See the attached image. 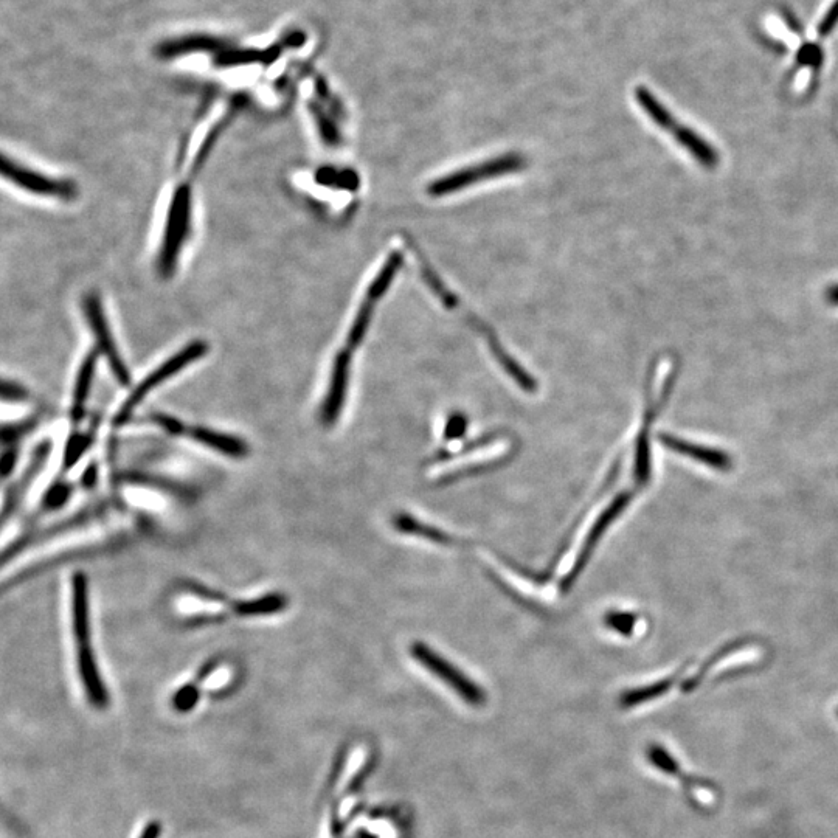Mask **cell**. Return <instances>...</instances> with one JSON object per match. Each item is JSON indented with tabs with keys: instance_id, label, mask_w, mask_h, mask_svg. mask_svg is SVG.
<instances>
[{
	"instance_id": "6da1fadb",
	"label": "cell",
	"mask_w": 838,
	"mask_h": 838,
	"mask_svg": "<svg viewBox=\"0 0 838 838\" xmlns=\"http://www.w3.org/2000/svg\"><path fill=\"white\" fill-rule=\"evenodd\" d=\"M635 98L638 104L646 114L651 117L652 122L662 128L663 131L668 132L669 136L674 137L677 143L682 148H685L691 154L694 160L702 165V167L713 170L719 163V154H717L714 146L710 142L699 136L696 131L688 128L677 122V118L666 109L662 101L657 100L649 89L646 87H637L635 91Z\"/></svg>"
},
{
	"instance_id": "7a4b0ae2",
	"label": "cell",
	"mask_w": 838,
	"mask_h": 838,
	"mask_svg": "<svg viewBox=\"0 0 838 838\" xmlns=\"http://www.w3.org/2000/svg\"><path fill=\"white\" fill-rule=\"evenodd\" d=\"M191 198L193 196H191V187L188 184L179 185L171 198L159 255V271L165 278L171 277L176 271L179 253L187 241L191 224V208H193Z\"/></svg>"
},
{
	"instance_id": "3957f363",
	"label": "cell",
	"mask_w": 838,
	"mask_h": 838,
	"mask_svg": "<svg viewBox=\"0 0 838 838\" xmlns=\"http://www.w3.org/2000/svg\"><path fill=\"white\" fill-rule=\"evenodd\" d=\"M208 345L204 342V340H194L191 342L190 345L187 347L182 348L181 351H177L174 356H171L170 359L163 362L160 367H157L153 373L146 376L139 385H137L136 390L129 395V398L123 402V406L120 407V410L117 412V416H115V426H123V424L128 423L129 418H131L132 413L137 407L140 406V402L149 395V393L153 392L154 388L159 387L160 384L163 382H167L168 379L173 378L176 376L177 373H181L182 370L188 367V365L193 364V362L199 361L202 357L207 354Z\"/></svg>"
},
{
	"instance_id": "277c9868",
	"label": "cell",
	"mask_w": 838,
	"mask_h": 838,
	"mask_svg": "<svg viewBox=\"0 0 838 838\" xmlns=\"http://www.w3.org/2000/svg\"><path fill=\"white\" fill-rule=\"evenodd\" d=\"M525 167V159L517 154H506L499 159H491L488 162L478 163L466 170L455 171L447 174L438 181L432 182L427 188V193L433 198H441L447 194H454L455 191L471 187L478 182L488 181L492 177L505 176V174L517 173Z\"/></svg>"
},
{
	"instance_id": "5b68a950",
	"label": "cell",
	"mask_w": 838,
	"mask_h": 838,
	"mask_svg": "<svg viewBox=\"0 0 838 838\" xmlns=\"http://www.w3.org/2000/svg\"><path fill=\"white\" fill-rule=\"evenodd\" d=\"M412 655L416 662L427 669L430 674L440 679L441 682L451 686L452 691L457 693L471 707H483L486 703V693L482 686H478L474 680L469 679L465 672L455 668L446 658L438 655L424 643H415L412 646Z\"/></svg>"
},
{
	"instance_id": "8992f818",
	"label": "cell",
	"mask_w": 838,
	"mask_h": 838,
	"mask_svg": "<svg viewBox=\"0 0 838 838\" xmlns=\"http://www.w3.org/2000/svg\"><path fill=\"white\" fill-rule=\"evenodd\" d=\"M83 311L87 322L91 325L98 351L108 361L115 379L123 387H129L131 385V374H129L128 367H126L122 356L118 353V348L115 345L114 337H112L111 329H109L108 319H106V314H104L100 297L97 294L86 295L83 298Z\"/></svg>"
},
{
	"instance_id": "52a82bcc",
	"label": "cell",
	"mask_w": 838,
	"mask_h": 838,
	"mask_svg": "<svg viewBox=\"0 0 838 838\" xmlns=\"http://www.w3.org/2000/svg\"><path fill=\"white\" fill-rule=\"evenodd\" d=\"M0 168H2V176L13 182L14 185H18L22 190L39 194V196H49V198H75V191L77 190L70 182L59 181L55 177L28 170V168L21 167L18 163L8 159L7 156L2 157Z\"/></svg>"
},
{
	"instance_id": "ba28073f",
	"label": "cell",
	"mask_w": 838,
	"mask_h": 838,
	"mask_svg": "<svg viewBox=\"0 0 838 838\" xmlns=\"http://www.w3.org/2000/svg\"><path fill=\"white\" fill-rule=\"evenodd\" d=\"M631 497L629 492H623L620 496L615 497L613 502L610 503L609 508H606L601 513V516L598 517L595 525H593L592 530H590L586 542H584V547H582L581 553H579L578 559H576L575 565H573L572 572L568 573L567 578L562 582V589L568 590L573 586V582L578 579L582 570L586 568L587 562H589L590 556H592L593 550H595L596 545L600 542L601 537L604 536L607 528L615 522V519L626 510V506L631 502Z\"/></svg>"
},
{
	"instance_id": "9c48e42d",
	"label": "cell",
	"mask_w": 838,
	"mask_h": 838,
	"mask_svg": "<svg viewBox=\"0 0 838 838\" xmlns=\"http://www.w3.org/2000/svg\"><path fill=\"white\" fill-rule=\"evenodd\" d=\"M351 351L345 350L337 353L334 359L331 381H329L328 395L322 407V421L325 424H334L342 412L345 398H347L348 381H350Z\"/></svg>"
},
{
	"instance_id": "30bf717a",
	"label": "cell",
	"mask_w": 838,
	"mask_h": 838,
	"mask_svg": "<svg viewBox=\"0 0 838 838\" xmlns=\"http://www.w3.org/2000/svg\"><path fill=\"white\" fill-rule=\"evenodd\" d=\"M78 672H80L81 683H83L86 696L91 700L95 708H106L109 703V694L101 680L100 671L95 662L94 652L91 643L78 645Z\"/></svg>"
},
{
	"instance_id": "8fae6325",
	"label": "cell",
	"mask_w": 838,
	"mask_h": 838,
	"mask_svg": "<svg viewBox=\"0 0 838 838\" xmlns=\"http://www.w3.org/2000/svg\"><path fill=\"white\" fill-rule=\"evenodd\" d=\"M72 623L78 645L91 643V617H89V582L83 572L72 576Z\"/></svg>"
},
{
	"instance_id": "7c38bea8",
	"label": "cell",
	"mask_w": 838,
	"mask_h": 838,
	"mask_svg": "<svg viewBox=\"0 0 838 838\" xmlns=\"http://www.w3.org/2000/svg\"><path fill=\"white\" fill-rule=\"evenodd\" d=\"M191 437L198 443L204 446L215 449L221 454L229 455L233 458L246 457L247 446L239 438L227 435V433L215 432V430L205 429V427H194L191 430Z\"/></svg>"
},
{
	"instance_id": "4fadbf2b",
	"label": "cell",
	"mask_w": 838,
	"mask_h": 838,
	"mask_svg": "<svg viewBox=\"0 0 838 838\" xmlns=\"http://www.w3.org/2000/svg\"><path fill=\"white\" fill-rule=\"evenodd\" d=\"M97 359V351L92 350L91 353L86 354L83 364H81L80 370H78L77 382H75L72 399L73 421H80L81 416H83L84 404H86L87 398H89L92 382H94Z\"/></svg>"
},
{
	"instance_id": "5bb4252c",
	"label": "cell",
	"mask_w": 838,
	"mask_h": 838,
	"mask_svg": "<svg viewBox=\"0 0 838 838\" xmlns=\"http://www.w3.org/2000/svg\"><path fill=\"white\" fill-rule=\"evenodd\" d=\"M393 523H395L396 530L401 531V533L424 537V539H429V541L435 542V544H454V539L449 534L443 533V531L437 530V528L429 527L426 523H421L415 517L407 516V514H399V516L393 519Z\"/></svg>"
},
{
	"instance_id": "9a60e30c",
	"label": "cell",
	"mask_w": 838,
	"mask_h": 838,
	"mask_svg": "<svg viewBox=\"0 0 838 838\" xmlns=\"http://www.w3.org/2000/svg\"><path fill=\"white\" fill-rule=\"evenodd\" d=\"M378 300H374L373 297L370 295H365L364 303H362L361 308L357 311L356 319H354L353 325H351L350 334L347 337V350L353 351L356 350L359 345H361L362 340H364L365 334H367L368 326L371 323V317H373L374 306H376Z\"/></svg>"
},
{
	"instance_id": "2e32d148",
	"label": "cell",
	"mask_w": 838,
	"mask_h": 838,
	"mask_svg": "<svg viewBox=\"0 0 838 838\" xmlns=\"http://www.w3.org/2000/svg\"><path fill=\"white\" fill-rule=\"evenodd\" d=\"M47 455H49V444H44V446L39 447L38 452H36L35 457H33L32 465L28 466L27 474L22 475L21 482L10 489V496H8L7 503H5L4 519H7L10 508L18 505L19 499H21L22 494H24L25 488L32 483L36 472H38L39 469L42 468V465H44Z\"/></svg>"
},
{
	"instance_id": "e0dca14e",
	"label": "cell",
	"mask_w": 838,
	"mask_h": 838,
	"mask_svg": "<svg viewBox=\"0 0 838 838\" xmlns=\"http://www.w3.org/2000/svg\"><path fill=\"white\" fill-rule=\"evenodd\" d=\"M286 603L280 595H267L258 600L246 601L235 607L239 615L244 617H255V615H269V613L280 612Z\"/></svg>"
},
{
	"instance_id": "ac0fdd59",
	"label": "cell",
	"mask_w": 838,
	"mask_h": 838,
	"mask_svg": "<svg viewBox=\"0 0 838 838\" xmlns=\"http://www.w3.org/2000/svg\"><path fill=\"white\" fill-rule=\"evenodd\" d=\"M663 443L668 444L672 449L683 452V454L691 455L697 460L705 461L708 465L716 466V468H724L727 465L724 455H719L717 452H711L710 449H700V447L691 446V444L683 443V441L674 440L672 437H663Z\"/></svg>"
},
{
	"instance_id": "d6986e66",
	"label": "cell",
	"mask_w": 838,
	"mask_h": 838,
	"mask_svg": "<svg viewBox=\"0 0 838 838\" xmlns=\"http://www.w3.org/2000/svg\"><path fill=\"white\" fill-rule=\"evenodd\" d=\"M229 122L230 118L226 117V120H222V122H219L218 125L212 129V131L208 132V136L205 137L201 148L198 149V153H196V157H194L193 168H191L193 174L198 173V171L201 170L202 165L207 162L208 156L212 153L213 148L216 146V142H218L219 137H221L222 132H224V129L227 128Z\"/></svg>"
},
{
	"instance_id": "ffe728a7",
	"label": "cell",
	"mask_w": 838,
	"mask_h": 838,
	"mask_svg": "<svg viewBox=\"0 0 838 838\" xmlns=\"http://www.w3.org/2000/svg\"><path fill=\"white\" fill-rule=\"evenodd\" d=\"M317 182L323 185H331V187L339 188H356L359 185L357 177L351 171H336L333 168H322L317 173Z\"/></svg>"
},
{
	"instance_id": "44dd1931",
	"label": "cell",
	"mask_w": 838,
	"mask_h": 838,
	"mask_svg": "<svg viewBox=\"0 0 838 838\" xmlns=\"http://www.w3.org/2000/svg\"><path fill=\"white\" fill-rule=\"evenodd\" d=\"M311 111L314 117H316L317 128H319L320 136L325 140L326 145H339V131H337L336 125L331 122V118L317 104H311Z\"/></svg>"
},
{
	"instance_id": "7402d4cb",
	"label": "cell",
	"mask_w": 838,
	"mask_h": 838,
	"mask_svg": "<svg viewBox=\"0 0 838 838\" xmlns=\"http://www.w3.org/2000/svg\"><path fill=\"white\" fill-rule=\"evenodd\" d=\"M635 621H637V617L634 613L615 612V610L607 613L606 618H604L606 626L621 635H631L634 631Z\"/></svg>"
},
{
	"instance_id": "603a6c76",
	"label": "cell",
	"mask_w": 838,
	"mask_h": 838,
	"mask_svg": "<svg viewBox=\"0 0 838 838\" xmlns=\"http://www.w3.org/2000/svg\"><path fill=\"white\" fill-rule=\"evenodd\" d=\"M199 700L198 688L194 685L182 686L181 690L177 691L176 696L173 697V705L177 711L185 713V711L193 710Z\"/></svg>"
},
{
	"instance_id": "cb8c5ba5",
	"label": "cell",
	"mask_w": 838,
	"mask_h": 838,
	"mask_svg": "<svg viewBox=\"0 0 838 838\" xmlns=\"http://www.w3.org/2000/svg\"><path fill=\"white\" fill-rule=\"evenodd\" d=\"M466 430H468V418L463 413H454L451 418L447 419L444 438L449 441L458 440L465 435Z\"/></svg>"
},
{
	"instance_id": "d4e9b609",
	"label": "cell",
	"mask_w": 838,
	"mask_h": 838,
	"mask_svg": "<svg viewBox=\"0 0 838 838\" xmlns=\"http://www.w3.org/2000/svg\"><path fill=\"white\" fill-rule=\"evenodd\" d=\"M838 24V0H835L834 5L829 8L828 13L825 14V18L821 21V24L818 25V35L825 36L831 35L832 30L837 27Z\"/></svg>"
},
{
	"instance_id": "484cf974",
	"label": "cell",
	"mask_w": 838,
	"mask_h": 838,
	"mask_svg": "<svg viewBox=\"0 0 838 838\" xmlns=\"http://www.w3.org/2000/svg\"><path fill=\"white\" fill-rule=\"evenodd\" d=\"M84 446H86V438L75 437L70 440L69 446H67L66 460H64L66 469L72 468L73 463H77L78 458L81 457V452H83Z\"/></svg>"
},
{
	"instance_id": "4316f807",
	"label": "cell",
	"mask_w": 838,
	"mask_h": 838,
	"mask_svg": "<svg viewBox=\"0 0 838 838\" xmlns=\"http://www.w3.org/2000/svg\"><path fill=\"white\" fill-rule=\"evenodd\" d=\"M25 398H27V390L19 387L18 384H14V382L4 381V385H2V399L4 401L19 402L24 401Z\"/></svg>"
},
{
	"instance_id": "83f0119b",
	"label": "cell",
	"mask_w": 838,
	"mask_h": 838,
	"mask_svg": "<svg viewBox=\"0 0 838 838\" xmlns=\"http://www.w3.org/2000/svg\"><path fill=\"white\" fill-rule=\"evenodd\" d=\"M156 421L160 424V426H163L165 427V429L170 430L171 433L184 432V426H182L181 421H177V419L170 418V416L157 415Z\"/></svg>"
},
{
	"instance_id": "f1b7e54d",
	"label": "cell",
	"mask_w": 838,
	"mask_h": 838,
	"mask_svg": "<svg viewBox=\"0 0 838 838\" xmlns=\"http://www.w3.org/2000/svg\"><path fill=\"white\" fill-rule=\"evenodd\" d=\"M66 496L67 488H64V486H59V488H55L52 492H50L49 497H47L46 503L50 506L61 505V503L64 502V499H66Z\"/></svg>"
},
{
	"instance_id": "f546056e",
	"label": "cell",
	"mask_w": 838,
	"mask_h": 838,
	"mask_svg": "<svg viewBox=\"0 0 838 838\" xmlns=\"http://www.w3.org/2000/svg\"><path fill=\"white\" fill-rule=\"evenodd\" d=\"M16 451H8L7 454H4V458H2V475L5 478L10 475V472L13 471L14 463H16Z\"/></svg>"
},
{
	"instance_id": "4dcf8cb0",
	"label": "cell",
	"mask_w": 838,
	"mask_h": 838,
	"mask_svg": "<svg viewBox=\"0 0 838 838\" xmlns=\"http://www.w3.org/2000/svg\"><path fill=\"white\" fill-rule=\"evenodd\" d=\"M160 834V825L159 823H149L146 826L145 831L142 832L140 838H157Z\"/></svg>"
},
{
	"instance_id": "1f68e13d",
	"label": "cell",
	"mask_w": 838,
	"mask_h": 838,
	"mask_svg": "<svg viewBox=\"0 0 838 838\" xmlns=\"http://www.w3.org/2000/svg\"><path fill=\"white\" fill-rule=\"evenodd\" d=\"M826 298H828V302L832 303V305H838V284H834V286L828 289Z\"/></svg>"
}]
</instances>
